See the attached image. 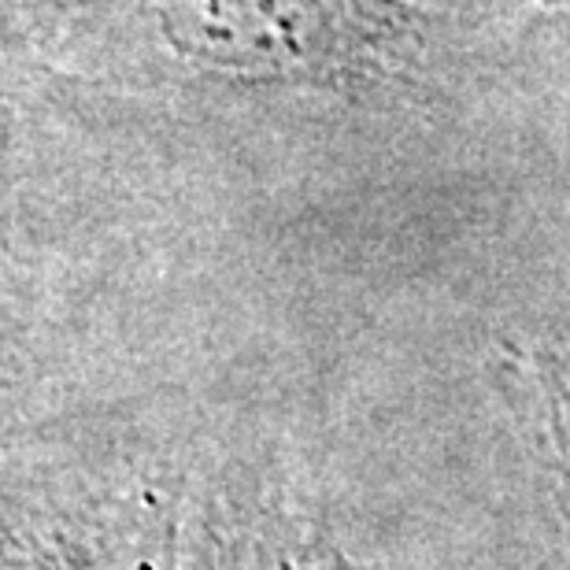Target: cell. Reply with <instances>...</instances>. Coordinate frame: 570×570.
Returning <instances> with one entry per match:
<instances>
[{
	"instance_id": "4",
	"label": "cell",
	"mask_w": 570,
	"mask_h": 570,
	"mask_svg": "<svg viewBox=\"0 0 570 570\" xmlns=\"http://www.w3.org/2000/svg\"><path fill=\"white\" fill-rule=\"evenodd\" d=\"M530 382L538 396L544 444H549L552 493L570 530V341L533 348Z\"/></svg>"
},
{
	"instance_id": "5",
	"label": "cell",
	"mask_w": 570,
	"mask_h": 570,
	"mask_svg": "<svg viewBox=\"0 0 570 570\" xmlns=\"http://www.w3.org/2000/svg\"><path fill=\"white\" fill-rule=\"evenodd\" d=\"M452 11L466 30H478L519 16H533V11H570V0H455Z\"/></svg>"
},
{
	"instance_id": "1",
	"label": "cell",
	"mask_w": 570,
	"mask_h": 570,
	"mask_svg": "<svg viewBox=\"0 0 570 570\" xmlns=\"http://www.w3.org/2000/svg\"><path fill=\"white\" fill-rule=\"evenodd\" d=\"M60 27L108 75L345 105L438 97L471 33L419 0H63Z\"/></svg>"
},
{
	"instance_id": "3",
	"label": "cell",
	"mask_w": 570,
	"mask_h": 570,
	"mask_svg": "<svg viewBox=\"0 0 570 570\" xmlns=\"http://www.w3.org/2000/svg\"><path fill=\"white\" fill-rule=\"evenodd\" d=\"M189 570H385L352 552L296 493L275 452L234 438L200 449Z\"/></svg>"
},
{
	"instance_id": "2",
	"label": "cell",
	"mask_w": 570,
	"mask_h": 570,
	"mask_svg": "<svg viewBox=\"0 0 570 570\" xmlns=\"http://www.w3.org/2000/svg\"><path fill=\"white\" fill-rule=\"evenodd\" d=\"M197 466V441L156 412L11 433L4 570H189Z\"/></svg>"
}]
</instances>
